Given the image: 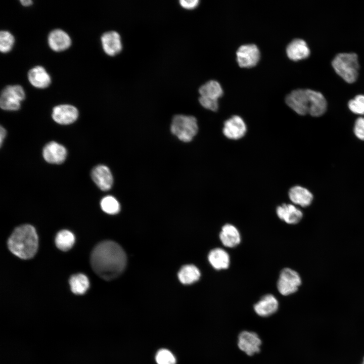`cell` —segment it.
I'll list each match as a JSON object with an SVG mask.
<instances>
[{
	"instance_id": "1",
	"label": "cell",
	"mask_w": 364,
	"mask_h": 364,
	"mask_svg": "<svg viewBox=\"0 0 364 364\" xmlns=\"http://www.w3.org/2000/svg\"><path fill=\"white\" fill-rule=\"evenodd\" d=\"M90 261L93 270L98 276L110 281L117 278L123 272L127 258L119 244L112 241H104L94 247Z\"/></svg>"
},
{
	"instance_id": "2",
	"label": "cell",
	"mask_w": 364,
	"mask_h": 364,
	"mask_svg": "<svg viewBox=\"0 0 364 364\" xmlns=\"http://www.w3.org/2000/svg\"><path fill=\"white\" fill-rule=\"evenodd\" d=\"M287 105L296 113L318 117L325 113L327 101L322 93L310 89L293 90L286 98Z\"/></svg>"
},
{
	"instance_id": "3",
	"label": "cell",
	"mask_w": 364,
	"mask_h": 364,
	"mask_svg": "<svg viewBox=\"0 0 364 364\" xmlns=\"http://www.w3.org/2000/svg\"><path fill=\"white\" fill-rule=\"evenodd\" d=\"M9 250L19 258H32L38 248V237L33 226L23 224L16 228L9 238Z\"/></svg>"
},
{
	"instance_id": "4",
	"label": "cell",
	"mask_w": 364,
	"mask_h": 364,
	"mask_svg": "<svg viewBox=\"0 0 364 364\" xmlns=\"http://www.w3.org/2000/svg\"><path fill=\"white\" fill-rule=\"evenodd\" d=\"M335 72L348 83L356 81L359 65L357 55L354 53L337 54L332 61Z\"/></svg>"
},
{
	"instance_id": "5",
	"label": "cell",
	"mask_w": 364,
	"mask_h": 364,
	"mask_svg": "<svg viewBox=\"0 0 364 364\" xmlns=\"http://www.w3.org/2000/svg\"><path fill=\"white\" fill-rule=\"evenodd\" d=\"M170 130L181 141L191 142L198 132L197 119L192 116L176 115L172 118Z\"/></svg>"
},
{
	"instance_id": "6",
	"label": "cell",
	"mask_w": 364,
	"mask_h": 364,
	"mask_svg": "<svg viewBox=\"0 0 364 364\" xmlns=\"http://www.w3.org/2000/svg\"><path fill=\"white\" fill-rule=\"evenodd\" d=\"M25 98L23 88L20 85H7L1 92V108L7 111H16L20 109L21 102Z\"/></svg>"
},
{
	"instance_id": "7",
	"label": "cell",
	"mask_w": 364,
	"mask_h": 364,
	"mask_svg": "<svg viewBox=\"0 0 364 364\" xmlns=\"http://www.w3.org/2000/svg\"><path fill=\"white\" fill-rule=\"evenodd\" d=\"M301 284V279L295 270L285 268L281 271L277 288L282 295L287 296L296 292Z\"/></svg>"
},
{
	"instance_id": "8",
	"label": "cell",
	"mask_w": 364,
	"mask_h": 364,
	"mask_svg": "<svg viewBox=\"0 0 364 364\" xmlns=\"http://www.w3.org/2000/svg\"><path fill=\"white\" fill-rule=\"evenodd\" d=\"M239 65L243 68H250L255 66L259 60L260 52L254 44L242 45L236 52Z\"/></svg>"
},
{
	"instance_id": "9",
	"label": "cell",
	"mask_w": 364,
	"mask_h": 364,
	"mask_svg": "<svg viewBox=\"0 0 364 364\" xmlns=\"http://www.w3.org/2000/svg\"><path fill=\"white\" fill-rule=\"evenodd\" d=\"M222 131L226 138L233 140H239L246 134V124L240 116L234 115L224 122Z\"/></svg>"
},
{
	"instance_id": "10",
	"label": "cell",
	"mask_w": 364,
	"mask_h": 364,
	"mask_svg": "<svg viewBox=\"0 0 364 364\" xmlns=\"http://www.w3.org/2000/svg\"><path fill=\"white\" fill-rule=\"evenodd\" d=\"M261 341L258 335L253 332L243 331L238 336L239 349L246 354L251 356L260 351Z\"/></svg>"
},
{
	"instance_id": "11",
	"label": "cell",
	"mask_w": 364,
	"mask_h": 364,
	"mask_svg": "<svg viewBox=\"0 0 364 364\" xmlns=\"http://www.w3.org/2000/svg\"><path fill=\"white\" fill-rule=\"evenodd\" d=\"M77 109L71 105H59L53 109L52 118L60 124H70L75 122L78 117Z\"/></svg>"
},
{
	"instance_id": "12",
	"label": "cell",
	"mask_w": 364,
	"mask_h": 364,
	"mask_svg": "<svg viewBox=\"0 0 364 364\" xmlns=\"http://www.w3.org/2000/svg\"><path fill=\"white\" fill-rule=\"evenodd\" d=\"M92 179L103 191L109 190L113 183V178L110 169L106 165L95 166L91 172Z\"/></svg>"
},
{
	"instance_id": "13",
	"label": "cell",
	"mask_w": 364,
	"mask_h": 364,
	"mask_svg": "<svg viewBox=\"0 0 364 364\" xmlns=\"http://www.w3.org/2000/svg\"><path fill=\"white\" fill-rule=\"evenodd\" d=\"M42 155L44 159L48 163L61 164L66 158L67 150L62 145L53 141L44 146Z\"/></svg>"
},
{
	"instance_id": "14",
	"label": "cell",
	"mask_w": 364,
	"mask_h": 364,
	"mask_svg": "<svg viewBox=\"0 0 364 364\" xmlns=\"http://www.w3.org/2000/svg\"><path fill=\"white\" fill-rule=\"evenodd\" d=\"M101 43L104 52L109 56H114L120 53L122 48L120 34L115 31L104 33L101 37Z\"/></svg>"
},
{
	"instance_id": "15",
	"label": "cell",
	"mask_w": 364,
	"mask_h": 364,
	"mask_svg": "<svg viewBox=\"0 0 364 364\" xmlns=\"http://www.w3.org/2000/svg\"><path fill=\"white\" fill-rule=\"evenodd\" d=\"M48 41L50 48L57 52L67 50L71 44L69 35L60 29L52 30L49 34Z\"/></svg>"
},
{
	"instance_id": "16",
	"label": "cell",
	"mask_w": 364,
	"mask_h": 364,
	"mask_svg": "<svg viewBox=\"0 0 364 364\" xmlns=\"http://www.w3.org/2000/svg\"><path fill=\"white\" fill-rule=\"evenodd\" d=\"M276 213L280 219L290 224L298 223L303 217L301 210L291 204L285 203L278 206Z\"/></svg>"
},
{
	"instance_id": "17",
	"label": "cell",
	"mask_w": 364,
	"mask_h": 364,
	"mask_svg": "<svg viewBox=\"0 0 364 364\" xmlns=\"http://www.w3.org/2000/svg\"><path fill=\"white\" fill-rule=\"evenodd\" d=\"M279 308V302L272 294L263 296L254 305L255 312L259 316L266 317L275 313Z\"/></svg>"
},
{
	"instance_id": "18",
	"label": "cell",
	"mask_w": 364,
	"mask_h": 364,
	"mask_svg": "<svg viewBox=\"0 0 364 364\" xmlns=\"http://www.w3.org/2000/svg\"><path fill=\"white\" fill-rule=\"evenodd\" d=\"M28 79L30 84L38 88L48 87L51 83V78L44 68L36 66L29 70Z\"/></svg>"
},
{
	"instance_id": "19",
	"label": "cell",
	"mask_w": 364,
	"mask_h": 364,
	"mask_svg": "<svg viewBox=\"0 0 364 364\" xmlns=\"http://www.w3.org/2000/svg\"><path fill=\"white\" fill-rule=\"evenodd\" d=\"M286 53L290 59L299 61L307 58L310 55V50L304 40L297 38L289 43Z\"/></svg>"
},
{
	"instance_id": "20",
	"label": "cell",
	"mask_w": 364,
	"mask_h": 364,
	"mask_svg": "<svg viewBox=\"0 0 364 364\" xmlns=\"http://www.w3.org/2000/svg\"><path fill=\"white\" fill-rule=\"evenodd\" d=\"M288 194L290 200L294 204L303 207L310 205L313 200L312 193L307 189L300 186L292 187Z\"/></svg>"
},
{
	"instance_id": "21",
	"label": "cell",
	"mask_w": 364,
	"mask_h": 364,
	"mask_svg": "<svg viewBox=\"0 0 364 364\" xmlns=\"http://www.w3.org/2000/svg\"><path fill=\"white\" fill-rule=\"evenodd\" d=\"M219 238L222 244L226 247L233 248L241 242V235L236 226L231 224H225L221 229Z\"/></svg>"
},
{
	"instance_id": "22",
	"label": "cell",
	"mask_w": 364,
	"mask_h": 364,
	"mask_svg": "<svg viewBox=\"0 0 364 364\" xmlns=\"http://www.w3.org/2000/svg\"><path fill=\"white\" fill-rule=\"evenodd\" d=\"M208 259L211 266L216 270L225 269L230 263V257L224 249L216 248L211 250Z\"/></svg>"
},
{
	"instance_id": "23",
	"label": "cell",
	"mask_w": 364,
	"mask_h": 364,
	"mask_svg": "<svg viewBox=\"0 0 364 364\" xmlns=\"http://www.w3.org/2000/svg\"><path fill=\"white\" fill-rule=\"evenodd\" d=\"M199 92L200 96H203L218 100L223 94L222 88L218 82L215 80H209L201 85Z\"/></svg>"
},
{
	"instance_id": "24",
	"label": "cell",
	"mask_w": 364,
	"mask_h": 364,
	"mask_svg": "<svg viewBox=\"0 0 364 364\" xmlns=\"http://www.w3.org/2000/svg\"><path fill=\"white\" fill-rule=\"evenodd\" d=\"M201 276L199 269L194 265H186L179 270L178 277L184 284H190L197 281Z\"/></svg>"
},
{
	"instance_id": "25",
	"label": "cell",
	"mask_w": 364,
	"mask_h": 364,
	"mask_svg": "<svg viewBox=\"0 0 364 364\" xmlns=\"http://www.w3.org/2000/svg\"><path fill=\"white\" fill-rule=\"evenodd\" d=\"M69 284L72 292L77 295L84 294L89 287V281L86 276L79 274L73 275L70 279Z\"/></svg>"
},
{
	"instance_id": "26",
	"label": "cell",
	"mask_w": 364,
	"mask_h": 364,
	"mask_svg": "<svg viewBox=\"0 0 364 364\" xmlns=\"http://www.w3.org/2000/svg\"><path fill=\"white\" fill-rule=\"evenodd\" d=\"M75 242L74 235L68 230L60 231L55 238L57 247L61 250L66 251L72 248Z\"/></svg>"
},
{
	"instance_id": "27",
	"label": "cell",
	"mask_w": 364,
	"mask_h": 364,
	"mask_svg": "<svg viewBox=\"0 0 364 364\" xmlns=\"http://www.w3.org/2000/svg\"><path fill=\"white\" fill-rule=\"evenodd\" d=\"M101 206L104 212L110 214L117 213L120 209L118 201L111 196L104 197L101 201Z\"/></svg>"
},
{
	"instance_id": "28",
	"label": "cell",
	"mask_w": 364,
	"mask_h": 364,
	"mask_svg": "<svg viewBox=\"0 0 364 364\" xmlns=\"http://www.w3.org/2000/svg\"><path fill=\"white\" fill-rule=\"evenodd\" d=\"M15 42L14 36L8 31L2 30L0 32V51L7 53L12 49Z\"/></svg>"
},
{
	"instance_id": "29",
	"label": "cell",
	"mask_w": 364,
	"mask_h": 364,
	"mask_svg": "<svg viewBox=\"0 0 364 364\" xmlns=\"http://www.w3.org/2000/svg\"><path fill=\"white\" fill-rule=\"evenodd\" d=\"M348 108L353 113L364 115V95H358L350 100L348 103Z\"/></svg>"
},
{
	"instance_id": "30",
	"label": "cell",
	"mask_w": 364,
	"mask_h": 364,
	"mask_svg": "<svg viewBox=\"0 0 364 364\" xmlns=\"http://www.w3.org/2000/svg\"><path fill=\"white\" fill-rule=\"evenodd\" d=\"M158 364H175L176 359L174 355L166 349H160L155 356Z\"/></svg>"
},
{
	"instance_id": "31",
	"label": "cell",
	"mask_w": 364,
	"mask_h": 364,
	"mask_svg": "<svg viewBox=\"0 0 364 364\" xmlns=\"http://www.w3.org/2000/svg\"><path fill=\"white\" fill-rule=\"evenodd\" d=\"M200 104L205 109L215 111L218 108V100L213 99L203 96L199 99Z\"/></svg>"
},
{
	"instance_id": "32",
	"label": "cell",
	"mask_w": 364,
	"mask_h": 364,
	"mask_svg": "<svg viewBox=\"0 0 364 364\" xmlns=\"http://www.w3.org/2000/svg\"><path fill=\"white\" fill-rule=\"evenodd\" d=\"M354 132L357 138L364 141V117H359L356 119L354 126Z\"/></svg>"
},
{
	"instance_id": "33",
	"label": "cell",
	"mask_w": 364,
	"mask_h": 364,
	"mask_svg": "<svg viewBox=\"0 0 364 364\" xmlns=\"http://www.w3.org/2000/svg\"><path fill=\"white\" fill-rule=\"evenodd\" d=\"M180 6L187 9H193L197 7L199 3V0H180Z\"/></svg>"
},
{
	"instance_id": "34",
	"label": "cell",
	"mask_w": 364,
	"mask_h": 364,
	"mask_svg": "<svg viewBox=\"0 0 364 364\" xmlns=\"http://www.w3.org/2000/svg\"><path fill=\"white\" fill-rule=\"evenodd\" d=\"M6 129L2 126H1V129H0V145L1 147L2 146L3 141L4 139L6 137Z\"/></svg>"
},
{
	"instance_id": "35",
	"label": "cell",
	"mask_w": 364,
	"mask_h": 364,
	"mask_svg": "<svg viewBox=\"0 0 364 364\" xmlns=\"http://www.w3.org/2000/svg\"><path fill=\"white\" fill-rule=\"evenodd\" d=\"M20 2L22 6L25 7L30 6L33 3L32 1L31 0H21L20 1Z\"/></svg>"
},
{
	"instance_id": "36",
	"label": "cell",
	"mask_w": 364,
	"mask_h": 364,
	"mask_svg": "<svg viewBox=\"0 0 364 364\" xmlns=\"http://www.w3.org/2000/svg\"><path fill=\"white\" fill-rule=\"evenodd\" d=\"M362 364H364V358H363V362L362 363Z\"/></svg>"
}]
</instances>
